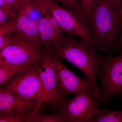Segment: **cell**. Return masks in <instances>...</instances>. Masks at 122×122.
Returning a JSON list of instances; mask_svg holds the SVG:
<instances>
[{
	"label": "cell",
	"instance_id": "obj_16",
	"mask_svg": "<svg viewBox=\"0 0 122 122\" xmlns=\"http://www.w3.org/2000/svg\"><path fill=\"white\" fill-rule=\"evenodd\" d=\"M16 16L10 21L7 26L0 29V51L11 41L14 34Z\"/></svg>",
	"mask_w": 122,
	"mask_h": 122
},
{
	"label": "cell",
	"instance_id": "obj_2",
	"mask_svg": "<svg viewBox=\"0 0 122 122\" xmlns=\"http://www.w3.org/2000/svg\"><path fill=\"white\" fill-rule=\"evenodd\" d=\"M87 19L88 28L96 43L95 50L116 51L121 24L110 0H97Z\"/></svg>",
	"mask_w": 122,
	"mask_h": 122
},
{
	"label": "cell",
	"instance_id": "obj_3",
	"mask_svg": "<svg viewBox=\"0 0 122 122\" xmlns=\"http://www.w3.org/2000/svg\"><path fill=\"white\" fill-rule=\"evenodd\" d=\"M53 16L66 35H75L95 48L96 43L87 26V18L83 12L61 5L52 0H39Z\"/></svg>",
	"mask_w": 122,
	"mask_h": 122
},
{
	"label": "cell",
	"instance_id": "obj_4",
	"mask_svg": "<svg viewBox=\"0 0 122 122\" xmlns=\"http://www.w3.org/2000/svg\"><path fill=\"white\" fill-rule=\"evenodd\" d=\"M52 49L46 48L45 53L41 65L40 77L41 89L36 105L31 112L30 122H32L39 113L42 103L46 102L54 110L57 111L68 100L59 91L55 78L52 61Z\"/></svg>",
	"mask_w": 122,
	"mask_h": 122
},
{
	"label": "cell",
	"instance_id": "obj_19",
	"mask_svg": "<svg viewBox=\"0 0 122 122\" xmlns=\"http://www.w3.org/2000/svg\"><path fill=\"white\" fill-rule=\"evenodd\" d=\"M53 1L61 3L64 7L74 10L76 11L83 12L82 7L78 0H52Z\"/></svg>",
	"mask_w": 122,
	"mask_h": 122
},
{
	"label": "cell",
	"instance_id": "obj_1",
	"mask_svg": "<svg viewBox=\"0 0 122 122\" xmlns=\"http://www.w3.org/2000/svg\"><path fill=\"white\" fill-rule=\"evenodd\" d=\"M66 36L65 42L54 50L61 58L69 62L83 72L100 102L102 90L97 85L96 77L99 68L105 62L106 55L99 54L94 47L74 35L66 34Z\"/></svg>",
	"mask_w": 122,
	"mask_h": 122
},
{
	"label": "cell",
	"instance_id": "obj_15",
	"mask_svg": "<svg viewBox=\"0 0 122 122\" xmlns=\"http://www.w3.org/2000/svg\"><path fill=\"white\" fill-rule=\"evenodd\" d=\"M94 122H122V111H116L106 107L99 108Z\"/></svg>",
	"mask_w": 122,
	"mask_h": 122
},
{
	"label": "cell",
	"instance_id": "obj_25",
	"mask_svg": "<svg viewBox=\"0 0 122 122\" xmlns=\"http://www.w3.org/2000/svg\"><path fill=\"white\" fill-rule=\"evenodd\" d=\"M7 3L13 7L15 11L20 0H4Z\"/></svg>",
	"mask_w": 122,
	"mask_h": 122
},
{
	"label": "cell",
	"instance_id": "obj_24",
	"mask_svg": "<svg viewBox=\"0 0 122 122\" xmlns=\"http://www.w3.org/2000/svg\"><path fill=\"white\" fill-rule=\"evenodd\" d=\"M116 12L120 17L122 1L121 0H110Z\"/></svg>",
	"mask_w": 122,
	"mask_h": 122
},
{
	"label": "cell",
	"instance_id": "obj_10",
	"mask_svg": "<svg viewBox=\"0 0 122 122\" xmlns=\"http://www.w3.org/2000/svg\"><path fill=\"white\" fill-rule=\"evenodd\" d=\"M42 6L44 16L38 22L40 45L44 48L55 49L65 42L66 36L53 16Z\"/></svg>",
	"mask_w": 122,
	"mask_h": 122
},
{
	"label": "cell",
	"instance_id": "obj_17",
	"mask_svg": "<svg viewBox=\"0 0 122 122\" xmlns=\"http://www.w3.org/2000/svg\"><path fill=\"white\" fill-rule=\"evenodd\" d=\"M25 66H9L0 65V87L9 81L20 68Z\"/></svg>",
	"mask_w": 122,
	"mask_h": 122
},
{
	"label": "cell",
	"instance_id": "obj_18",
	"mask_svg": "<svg viewBox=\"0 0 122 122\" xmlns=\"http://www.w3.org/2000/svg\"><path fill=\"white\" fill-rule=\"evenodd\" d=\"M33 122H66L65 119L58 112L47 114L40 113L35 117Z\"/></svg>",
	"mask_w": 122,
	"mask_h": 122
},
{
	"label": "cell",
	"instance_id": "obj_8",
	"mask_svg": "<svg viewBox=\"0 0 122 122\" xmlns=\"http://www.w3.org/2000/svg\"><path fill=\"white\" fill-rule=\"evenodd\" d=\"M103 64L99 68L97 76L102 85L100 102L107 105L112 97L122 96V52L118 56L108 53Z\"/></svg>",
	"mask_w": 122,
	"mask_h": 122
},
{
	"label": "cell",
	"instance_id": "obj_12",
	"mask_svg": "<svg viewBox=\"0 0 122 122\" xmlns=\"http://www.w3.org/2000/svg\"><path fill=\"white\" fill-rule=\"evenodd\" d=\"M36 102V99H24L13 94L0 91V114L16 109L32 112Z\"/></svg>",
	"mask_w": 122,
	"mask_h": 122
},
{
	"label": "cell",
	"instance_id": "obj_20",
	"mask_svg": "<svg viewBox=\"0 0 122 122\" xmlns=\"http://www.w3.org/2000/svg\"><path fill=\"white\" fill-rule=\"evenodd\" d=\"M78 1L82 7L83 13L87 18L93 9L97 0H78Z\"/></svg>",
	"mask_w": 122,
	"mask_h": 122
},
{
	"label": "cell",
	"instance_id": "obj_14",
	"mask_svg": "<svg viewBox=\"0 0 122 122\" xmlns=\"http://www.w3.org/2000/svg\"><path fill=\"white\" fill-rule=\"evenodd\" d=\"M31 112L16 109L0 114V122H29Z\"/></svg>",
	"mask_w": 122,
	"mask_h": 122
},
{
	"label": "cell",
	"instance_id": "obj_5",
	"mask_svg": "<svg viewBox=\"0 0 122 122\" xmlns=\"http://www.w3.org/2000/svg\"><path fill=\"white\" fill-rule=\"evenodd\" d=\"M46 50L40 45L23 41L14 33L11 41L0 51V65L14 66L41 64Z\"/></svg>",
	"mask_w": 122,
	"mask_h": 122
},
{
	"label": "cell",
	"instance_id": "obj_21",
	"mask_svg": "<svg viewBox=\"0 0 122 122\" xmlns=\"http://www.w3.org/2000/svg\"><path fill=\"white\" fill-rule=\"evenodd\" d=\"M0 8L6 12L11 20H12L17 16V12L15 10L4 0H0Z\"/></svg>",
	"mask_w": 122,
	"mask_h": 122
},
{
	"label": "cell",
	"instance_id": "obj_13",
	"mask_svg": "<svg viewBox=\"0 0 122 122\" xmlns=\"http://www.w3.org/2000/svg\"><path fill=\"white\" fill-rule=\"evenodd\" d=\"M16 10L37 22L44 16L43 6L39 0H20Z\"/></svg>",
	"mask_w": 122,
	"mask_h": 122
},
{
	"label": "cell",
	"instance_id": "obj_9",
	"mask_svg": "<svg viewBox=\"0 0 122 122\" xmlns=\"http://www.w3.org/2000/svg\"><path fill=\"white\" fill-rule=\"evenodd\" d=\"M52 61L57 85L64 96L92 90L90 84L86 79L77 76L63 65L61 58L54 49H52Z\"/></svg>",
	"mask_w": 122,
	"mask_h": 122
},
{
	"label": "cell",
	"instance_id": "obj_22",
	"mask_svg": "<svg viewBox=\"0 0 122 122\" xmlns=\"http://www.w3.org/2000/svg\"><path fill=\"white\" fill-rule=\"evenodd\" d=\"M11 20L6 12L0 8V29L7 26Z\"/></svg>",
	"mask_w": 122,
	"mask_h": 122
},
{
	"label": "cell",
	"instance_id": "obj_23",
	"mask_svg": "<svg viewBox=\"0 0 122 122\" xmlns=\"http://www.w3.org/2000/svg\"><path fill=\"white\" fill-rule=\"evenodd\" d=\"M121 1H122V5H121L120 14V24H121V33L118 41L117 46V50H116V52L120 53L122 52V0H121Z\"/></svg>",
	"mask_w": 122,
	"mask_h": 122
},
{
	"label": "cell",
	"instance_id": "obj_26",
	"mask_svg": "<svg viewBox=\"0 0 122 122\" xmlns=\"http://www.w3.org/2000/svg\"></svg>",
	"mask_w": 122,
	"mask_h": 122
},
{
	"label": "cell",
	"instance_id": "obj_6",
	"mask_svg": "<svg viewBox=\"0 0 122 122\" xmlns=\"http://www.w3.org/2000/svg\"><path fill=\"white\" fill-rule=\"evenodd\" d=\"M41 65H29L20 68L9 81L0 87V91L24 99H35L37 101L41 89Z\"/></svg>",
	"mask_w": 122,
	"mask_h": 122
},
{
	"label": "cell",
	"instance_id": "obj_11",
	"mask_svg": "<svg viewBox=\"0 0 122 122\" xmlns=\"http://www.w3.org/2000/svg\"><path fill=\"white\" fill-rule=\"evenodd\" d=\"M14 33L23 41L32 45H40L38 22L30 19L22 12H17Z\"/></svg>",
	"mask_w": 122,
	"mask_h": 122
},
{
	"label": "cell",
	"instance_id": "obj_7",
	"mask_svg": "<svg viewBox=\"0 0 122 122\" xmlns=\"http://www.w3.org/2000/svg\"><path fill=\"white\" fill-rule=\"evenodd\" d=\"M100 102L93 92L88 91L68 99L57 111L66 122H94Z\"/></svg>",
	"mask_w": 122,
	"mask_h": 122
}]
</instances>
